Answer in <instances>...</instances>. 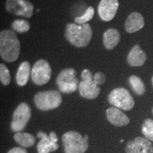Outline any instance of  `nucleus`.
<instances>
[{
    "label": "nucleus",
    "instance_id": "nucleus-29",
    "mask_svg": "<svg viewBox=\"0 0 153 153\" xmlns=\"http://www.w3.org/2000/svg\"><path fill=\"white\" fill-rule=\"evenodd\" d=\"M152 85H153V76H152Z\"/></svg>",
    "mask_w": 153,
    "mask_h": 153
},
{
    "label": "nucleus",
    "instance_id": "nucleus-1",
    "mask_svg": "<svg viewBox=\"0 0 153 153\" xmlns=\"http://www.w3.org/2000/svg\"><path fill=\"white\" fill-rule=\"evenodd\" d=\"M20 54V42L11 30L0 32V55L4 60L9 62L16 61Z\"/></svg>",
    "mask_w": 153,
    "mask_h": 153
},
{
    "label": "nucleus",
    "instance_id": "nucleus-27",
    "mask_svg": "<svg viewBox=\"0 0 153 153\" xmlns=\"http://www.w3.org/2000/svg\"><path fill=\"white\" fill-rule=\"evenodd\" d=\"M8 153H28L25 149L22 148H14L11 149L8 152Z\"/></svg>",
    "mask_w": 153,
    "mask_h": 153
},
{
    "label": "nucleus",
    "instance_id": "nucleus-22",
    "mask_svg": "<svg viewBox=\"0 0 153 153\" xmlns=\"http://www.w3.org/2000/svg\"><path fill=\"white\" fill-rule=\"evenodd\" d=\"M94 16V9L92 7H89L82 16L76 17L74 19V22L76 24L80 25L87 24V22L90 21Z\"/></svg>",
    "mask_w": 153,
    "mask_h": 153
},
{
    "label": "nucleus",
    "instance_id": "nucleus-24",
    "mask_svg": "<svg viewBox=\"0 0 153 153\" xmlns=\"http://www.w3.org/2000/svg\"><path fill=\"white\" fill-rule=\"evenodd\" d=\"M0 80L1 84L7 86L11 82V74L9 69L3 63L0 65Z\"/></svg>",
    "mask_w": 153,
    "mask_h": 153
},
{
    "label": "nucleus",
    "instance_id": "nucleus-19",
    "mask_svg": "<svg viewBox=\"0 0 153 153\" xmlns=\"http://www.w3.org/2000/svg\"><path fill=\"white\" fill-rule=\"evenodd\" d=\"M14 139L18 144L26 148L33 146L36 142V139L33 135L22 132H19L15 134Z\"/></svg>",
    "mask_w": 153,
    "mask_h": 153
},
{
    "label": "nucleus",
    "instance_id": "nucleus-13",
    "mask_svg": "<svg viewBox=\"0 0 153 153\" xmlns=\"http://www.w3.org/2000/svg\"><path fill=\"white\" fill-rule=\"evenodd\" d=\"M147 60V55L141 49L139 45H135L132 48L127 57V62L130 66L140 67L144 65Z\"/></svg>",
    "mask_w": 153,
    "mask_h": 153
},
{
    "label": "nucleus",
    "instance_id": "nucleus-6",
    "mask_svg": "<svg viewBox=\"0 0 153 153\" xmlns=\"http://www.w3.org/2000/svg\"><path fill=\"white\" fill-rule=\"evenodd\" d=\"M76 72L74 68H66L60 72L56 79L57 87L61 92L70 94L74 92L78 87Z\"/></svg>",
    "mask_w": 153,
    "mask_h": 153
},
{
    "label": "nucleus",
    "instance_id": "nucleus-7",
    "mask_svg": "<svg viewBox=\"0 0 153 153\" xmlns=\"http://www.w3.org/2000/svg\"><path fill=\"white\" fill-rule=\"evenodd\" d=\"M52 69L47 60H38L31 70V79L36 85H43L48 83L51 78Z\"/></svg>",
    "mask_w": 153,
    "mask_h": 153
},
{
    "label": "nucleus",
    "instance_id": "nucleus-26",
    "mask_svg": "<svg viewBox=\"0 0 153 153\" xmlns=\"http://www.w3.org/2000/svg\"><path fill=\"white\" fill-rule=\"evenodd\" d=\"M81 76H82V81L87 82H93V79H94L93 74L91 73L90 70H87V69H85V70H84L82 72Z\"/></svg>",
    "mask_w": 153,
    "mask_h": 153
},
{
    "label": "nucleus",
    "instance_id": "nucleus-4",
    "mask_svg": "<svg viewBox=\"0 0 153 153\" xmlns=\"http://www.w3.org/2000/svg\"><path fill=\"white\" fill-rule=\"evenodd\" d=\"M62 95L58 91H40L34 97V102L38 109L50 111L58 107L62 103Z\"/></svg>",
    "mask_w": 153,
    "mask_h": 153
},
{
    "label": "nucleus",
    "instance_id": "nucleus-17",
    "mask_svg": "<svg viewBox=\"0 0 153 153\" xmlns=\"http://www.w3.org/2000/svg\"><path fill=\"white\" fill-rule=\"evenodd\" d=\"M120 40V34L116 28H110L104 32L103 36L104 45L107 50H113Z\"/></svg>",
    "mask_w": 153,
    "mask_h": 153
},
{
    "label": "nucleus",
    "instance_id": "nucleus-20",
    "mask_svg": "<svg viewBox=\"0 0 153 153\" xmlns=\"http://www.w3.org/2000/svg\"><path fill=\"white\" fill-rule=\"evenodd\" d=\"M129 82L132 89L137 94L143 95L145 92V87L142 79L136 75H132L129 78Z\"/></svg>",
    "mask_w": 153,
    "mask_h": 153
},
{
    "label": "nucleus",
    "instance_id": "nucleus-31",
    "mask_svg": "<svg viewBox=\"0 0 153 153\" xmlns=\"http://www.w3.org/2000/svg\"><path fill=\"white\" fill-rule=\"evenodd\" d=\"M150 153H151V152H150Z\"/></svg>",
    "mask_w": 153,
    "mask_h": 153
},
{
    "label": "nucleus",
    "instance_id": "nucleus-5",
    "mask_svg": "<svg viewBox=\"0 0 153 153\" xmlns=\"http://www.w3.org/2000/svg\"><path fill=\"white\" fill-rule=\"evenodd\" d=\"M108 102L116 108L124 111H130L134 107L135 101L131 94L123 87L113 89L108 97Z\"/></svg>",
    "mask_w": 153,
    "mask_h": 153
},
{
    "label": "nucleus",
    "instance_id": "nucleus-23",
    "mask_svg": "<svg viewBox=\"0 0 153 153\" xmlns=\"http://www.w3.org/2000/svg\"><path fill=\"white\" fill-rule=\"evenodd\" d=\"M142 132L146 138L153 141V120L148 118L144 121L142 127Z\"/></svg>",
    "mask_w": 153,
    "mask_h": 153
},
{
    "label": "nucleus",
    "instance_id": "nucleus-14",
    "mask_svg": "<svg viewBox=\"0 0 153 153\" xmlns=\"http://www.w3.org/2000/svg\"><path fill=\"white\" fill-rule=\"evenodd\" d=\"M106 117L113 125L116 126H127L130 118L116 107H111L106 111Z\"/></svg>",
    "mask_w": 153,
    "mask_h": 153
},
{
    "label": "nucleus",
    "instance_id": "nucleus-25",
    "mask_svg": "<svg viewBox=\"0 0 153 153\" xmlns=\"http://www.w3.org/2000/svg\"><path fill=\"white\" fill-rule=\"evenodd\" d=\"M93 81L98 86L103 85L105 82V81H106V76H105V74L101 72H97V73H95L94 75Z\"/></svg>",
    "mask_w": 153,
    "mask_h": 153
},
{
    "label": "nucleus",
    "instance_id": "nucleus-2",
    "mask_svg": "<svg viewBox=\"0 0 153 153\" xmlns=\"http://www.w3.org/2000/svg\"><path fill=\"white\" fill-rule=\"evenodd\" d=\"M65 36L72 45L78 48L88 45L92 38V29L89 24H68Z\"/></svg>",
    "mask_w": 153,
    "mask_h": 153
},
{
    "label": "nucleus",
    "instance_id": "nucleus-18",
    "mask_svg": "<svg viewBox=\"0 0 153 153\" xmlns=\"http://www.w3.org/2000/svg\"><path fill=\"white\" fill-rule=\"evenodd\" d=\"M30 75V63L25 61L23 62L19 67L16 72V81L19 86H25L27 84Z\"/></svg>",
    "mask_w": 153,
    "mask_h": 153
},
{
    "label": "nucleus",
    "instance_id": "nucleus-11",
    "mask_svg": "<svg viewBox=\"0 0 153 153\" xmlns=\"http://www.w3.org/2000/svg\"><path fill=\"white\" fill-rule=\"evenodd\" d=\"M118 0H101L98 7V13L100 18L105 22H110L114 18L117 12Z\"/></svg>",
    "mask_w": 153,
    "mask_h": 153
},
{
    "label": "nucleus",
    "instance_id": "nucleus-12",
    "mask_svg": "<svg viewBox=\"0 0 153 153\" xmlns=\"http://www.w3.org/2000/svg\"><path fill=\"white\" fill-rule=\"evenodd\" d=\"M152 147V143L148 138L137 137L127 143L126 151L127 153H150Z\"/></svg>",
    "mask_w": 153,
    "mask_h": 153
},
{
    "label": "nucleus",
    "instance_id": "nucleus-9",
    "mask_svg": "<svg viewBox=\"0 0 153 153\" xmlns=\"http://www.w3.org/2000/svg\"><path fill=\"white\" fill-rule=\"evenodd\" d=\"M7 11L16 16L30 18L33 14V4L28 0H7Z\"/></svg>",
    "mask_w": 153,
    "mask_h": 153
},
{
    "label": "nucleus",
    "instance_id": "nucleus-15",
    "mask_svg": "<svg viewBox=\"0 0 153 153\" xmlns=\"http://www.w3.org/2000/svg\"><path fill=\"white\" fill-rule=\"evenodd\" d=\"M145 25L144 18L138 12H133L129 15L126 22V30L129 33H133L142 29Z\"/></svg>",
    "mask_w": 153,
    "mask_h": 153
},
{
    "label": "nucleus",
    "instance_id": "nucleus-8",
    "mask_svg": "<svg viewBox=\"0 0 153 153\" xmlns=\"http://www.w3.org/2000/svg\"><path fill=\"white\" fill-rule=\"evenodd\" d=\"M31 116V110L26 103H22L13 114L11 128L14 132H21L25 128Z\"/></svg>",
    "mask_w": 153,
    "mask_h": 153
},
{
    "label": "nucleus",
    "instance_id": "nucleus-16",
    "mask_svg": "<svg viewBox=\"0 0 153 153\" xmlns=\"http://www.w3.org/2000/svg\"><path fill=\"white\" fill-rule=\"evenodd\" d=\"M79 91L84 98L94 99L100 94V88L94 81L90 82L82 81L79 84Z\"/></svg>",
    "mask_w": 153,
    "mask_h": 153
},
{
    "label": "nucleus",
    "instance_id": "nucleus-10",
    "mask_svg": "<svg viewBox=\"0 0 153 153\" xmlns=\"http://www.w3.org/2000/svg\"><path fill=\"white\" fill-rule=\"evenodd\" d=\"M37 136L41 138V141L37 145L38 153H50L58 149V145L57 144L58 139L55 132H51L50 135L44 132H38Z\"/></svg>",
    "mask_w": 153,
    "mask_h": 153
},
{
    "label": "nucleus",
    "instance_id": "nucleus-21",
    "mask_svg": "<svg viewBox=\"0 0 153 153\" xmlns=\"http://www.w3.org/2000/svg\"><path fill=\"white\" fill-rule=\"evenodd\" d=\"M13 30L19 33H25L30 29V24L27 21L23 19H16L11 24Z\"/></svg>",
    "mask_w": 153,
    "mask_h": 153
},
{
    "label": "nucleus",
    "instance_id": "nucleus-3",
    "mask_svg": "<svg viewBox=\"0 0 153 153\" xmlns=\"http://www.w3.org/2000/svg\"><path fill=\"white\" fill-rule=\"evenodd\" d=\"M87 135L82 137L79 133L75 131H69L62 136L65 153H84L88 148Z\"/></svg>",
    "mask_w": 153,
    "mask_h": 153
},
{
    "label": "nucleus",
    "instance_id": "nucleus-28",
    "mask_svg": "<svg viewBox=\"0 0 153 153\" xmlns=\"http://www.w3.org/2000/svg\"><path fill=\"white\" fill-rule=\"evenodd\" d=\"M150 152H151V153H153V147H152V148H151Z\"/></svg>",
    "mask_w": 153,
    "mask_h": 153
},
{
    "label": "nucleus",
    "instance_id": "nucleus-30",
    "mask_svg": "<svg viewBox=\"0 0 153 153\" xmlns=\"http://www.w3.org/2000/svg\"><path fill=\"white\" fill-rule=\"evenodd\" d=\"M152 113H153V109H152Z\"/></svg>",
    "mask_w": 153,
    "mask_h": 153
}]
</instances>
